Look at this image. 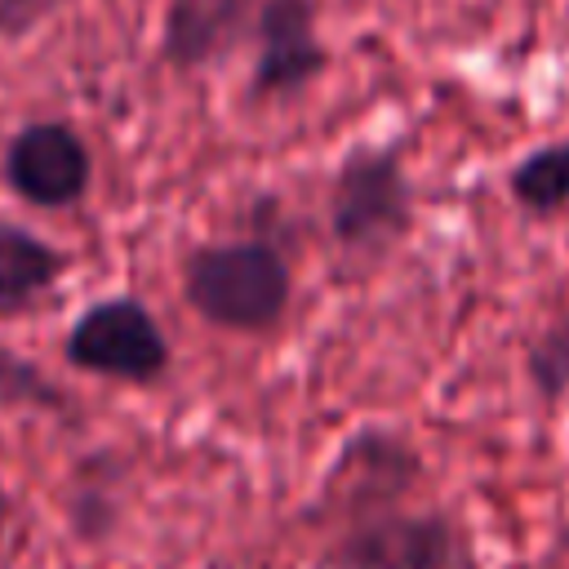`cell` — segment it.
Returning <instances> with one entry per match:
<instances>
[{"label":"cell","mask_w":569,"mask_h":569,"mask_svg":"<svg viewBox=\"0 0 569 569\" xmlns=\"http://www.w3.org/2000/svg\"><path fill=\"white\" fill-rule=\"evenodd\" d=\"M187 307L227 333H271L293 298V267L276 240H204L182 258Z\"/></svg>","instance_id":"obj_1"},{"label":"cell","mask_w":569,"mask_h":569,"mask_svg":"<svg viewBox=\"0 0 569 569\" xmlns=\"http://www.w3.org/2000/svg\"><path fill=\"white\" fill-rule=\"evenodd\" d=\"M413 227L400 147H351L329 182V231L347 253H382Z\"/></svg>","instance_id":"obj_4"},{"label":"cell","mask_w":569,"mask_h":569,"mask_svg":"<svg viewBox=\"0 0 569 569\" xmlns=\"http://www.w3.org/2000/svg\"><path fill=\"white\" fill-rule=\"evenodd\" d=\"M0 409L22 413H71V396L22 351L0 347Z\"/></svg>","instance_id":"obj_12"},{"label":"cell","mask_w":569,"mask_h":569,"mask_svg":"<svg viewBox=\"0 0 569 569\" xmlns=\"http://www.w3.org/2000/svg\"><path fill=\"white\" fill-rule=\"evenodd\" d=\"M422 476H427V467H422V453L409 436L378 427V422H365L338 445L311 502H302L298 520L316 525V529L351 525L360 516L409 502L418 493Z\"/></svg>","instance_id":"obj_2"},{"label":"cell","mask_w":569,"mask_h":569,"mask_svg":"<svg viewBox=\"0 0 569 569\" xmlns=\"http://www.w3.org/2000/svg\"><path fill=\"white\" fill-rule=\"evenodd\" d=\"M325 67L329 49L316 31V0H258L249 93L262 102L293 98L316 84Z\"/></svg>","instance_id":"obj_7"},{"label":"cell","mask_w":569,"mask_h":569,"mask_svg":"<svg viewBox=\"0 0 569 569\" xmlns=\"http://www.w3.org/2000/svg\"><path fill=\"white\" fill-rule=\"evenodd\" d=\"M525 378L542 405H560L569 396V302L529 338Z\"/></svg>","instance_id":"obj_11"},{"label":"cell","mask_w":569,"mask_h":569,"mask_svg":"<svg viewBox=\"0 0 569 569\" xmlns=\"http://www.w3.org/2000/svg\"><path fill=\"white\" fill-rule=\"evenodd\" d=\"M507 191L533 218L560 213L569 204V138L533 147L525 160H516V169L507 173Z\"/></svg>","instance_id":"obj_10"},{"label":"cell","mask_w":569,"mask_h":569,"mask_svg":"<svg viewBox=\"0 0 569 569\" xmlns=\"http://www.w3.org/2000/svg\"><path fill=\"white\" fill-rule=\"evenodd\" d=\"M9 511H13V498H9V489L0 485V538H4V529H9Z\"/></svg>","instance_id":"obj_15"},{"label":"cell","mask_w":569,"mask_h":569,"mask_svg":"<svg viewBox=\"0 0 569 569\" xmlns=\"http://www.w3.org/2000/svg\"><path fill=\"white\" fill-rule=\"evenodd\" d=\"M4 182L36 209H71L93 187L89 142L67 120H31L4 142Z\"/></svg>","instance_id":"obj_6"},{"label":"cell","mask_w":569,"mask_h":569,"mask_svg":"<svg viewBox=\"0 0 569 569\" xmlns=\"http://www.w3.org/2000/svg\"><path fill=\"white\" fill-rule=\"evenodd\" d=\"M62 356L71 369L107 378V382H129V387H151L169 373V338L160 320L151 316L147 302L120 293L89 302L62 342Z\"/></svg>","instance_id":"obj_5"},{"label":"cell","mask_w":569,"mask_h":569,"mask_svg":"<svg viewBox=\"0 0 569 569\" xmlns=\"http://www.w3.org/2000/svg\"><path fill=\"white\" fill-rule=\"evenodd\" d=\"M67 267L71 258L58 244L0 218V316L27 311L40 293H49L67 276Z\"/></svg>","instance_id":"obj_9"},{"label":"cell","mask_w":569,"mask_h":569,"mask_svg":"<svg viewBox=\"0 0 569 569\" xmlns=\"http://www.w3.org/2000/svg\"><path fill=\"white\" fill-rule=\"evenodd\" d=\"M258 0H169L160 18V62L204 71L253 40Z\"/></svg>","instance_id":"obj_8"},{"label":"cell","mask_w":569,"mask_h":569,"mask_svg":"<svg viewBox=\"0 0 569 569\" xmlns=\"http://www.w3.org/2000/svg\"><path fill=\"white\" fill-rule=\"evenodd\" d=\"M560 542H565V547H569V529H565V533H560Z\"/></svg>","instance_id":"obj_17"},{"label":"cell","mask_w":569,"mask_h":569,"mask_svg":"<svg viewBox=\"0 0 569 569\" xmlns=\"http://www.w3.org/2000/svg\"><path fill=\"white\" fill-rule=\"evenodd\" d=\"M67 520H71V533L89 547H102L120 525V498H116L111 480L93 476V462L84 467V476H76V485L67 493Z\"/></svg>","instance_id":"obj_13"},{"label":"cell","mask_w":569,"mask_h":569,"mask_svg":"<svg viewBox=\"0 0 569 569\" xmlns=\"http://www.w3.org/2000/svg\"><path fill=\"white\" fill-rule=\"evenodd\" d=\"M53 0H0V36L13 40V36H27L44 13H49Z\"/></svg>","instance_id":"obj_14"},{"label":"cell","mask_w":569,"mask_h":569,"mask_svg":"<svg viewBox=\"0 0 569 569\" xmlns=\"http://www.w3.org/2000/svg\"><path fill=\"white\" fill-rule=\"evenodd\" d=\"M316 569H476V547L449 511L400 502L338 525Z\"/></svg>","instance_id":"obj_3"},{"label":"cell","mask_w":569,"mask_h":569,"mask_svg":"<svg viewBox=\"0 0 569 569\" xmlns=\"http://www.w3.org/2000/svg\"><path fill=\"white\" fill-rule=\"evenodd\" d=\"M204 569H258V565H249V560H227V556H218V560H209Z\"/></svg>","instance_id":"obj_16"}]
</instances>
